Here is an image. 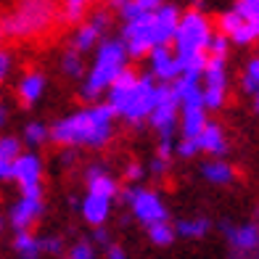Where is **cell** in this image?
Returning <instances> with one entry per match:
<instances>
[{"label": "cell", "mask_w": 259, "mask_h": 259, "mask_svg": "<svg viewBox=\"0 0 259 259\" xmlns=\"http://www.w3.org/2000/svg\"><path fill=\"white\" fill-rule=\"evenodd\" d=\"M114 106L106 103H93L88 109H79L74 114L58 119L51 127V140L61 148H77V146H88V148H103L114 135V119H116Z\"/></svg>", "instance_id": "1"}, {"label": "cell", "mask_w": 259, "mask_h": 259, "mask_svg": "<svg viewBox=\"0 0 259 259\" xmlns=\"http://www.w3.org/2000/svg\"><path fill=\"white\" fill-rule=\"evenodd\" d=\"M130 51L124 40H101L96 48V61H93L90 72L85 74V82L79 88V96L85 98L88 103H96L109 85L122 74V69L127 66Z\"/></svg>", "instance_id": "2"}, {"label": "cell", "mask_w": 259, "mask_h": 259, "mask_svg": "<svg viewBox=\"0 0 259 259\" xmlns=\"http://www.w3.org/2000/svg\"><path fill=\"white\" fill-rule=\"evenodd\" d=\"M56 21V6L53 0H19L14 11L3 19L8 37L14 40H29L40 37L51 29Z\"/></svg>", "instance_id": "3"}, {"label": "cell", "mask_w": 259, "mask_h": 259, "mask_svg": "<svg viewBox=\"0 0 259 259\" xmlns=\"http://www.w3.org/2000/svg\"><path fill=\"white\" fill-rule=\"evenodd\" d=\"M209 37H211V27L206 16L201 11H188L180 19V27L175 32V40H172V48L178 51V56H185V53H193V51H206L209 45Z\"/></svg>", "instance_id": "4"}, {"label": "cell", "mask_w": 259, "mask_h": 259, "mask_svg": "<svg viewBox=\"0 0 259 259\" xmlns=\"http://www.w3.org/2000/svg\"><path fill=\"white\" fill-rule=\"evenodd\" d=\"M180 109H183V103L178 98V93H175L172 82L156 85V106L148 116L151 127H154L161 138H172L175 130H178V111Z\"/></svg>", "instance_id": "5"}, {"label": "cell", "mask_w": 259, "mask_h": 259, "mask_svg": "<svg viewBox=\"0 0 259 259\" xmlns=\"http://www.w3.org/2000/svg\"><path fill=\"white\" fill-rule=\"evenodd\" d=\"M122 40L133 58H148V53L156 45V32H154V11H143L135 19L124 21Z\"/></svg>", "instance_id": "6"}, {"label": "cell", "mask_w": 259, "mask_h": 259, "mask_svg": "<svg viewBox=\"0 0 259 259\" xmlns=\"http://www.w3.org/2000/svg\"><path fill=\"white\" fill-rule=\"evenodd\" d=\"M156 77L154 74H140L138 79V85L135 90L130 93V98L124 103V109H122V119H127L133 127H140L148 116L151 111H154V106H156Z\"/></svg>", "instance_id": "7"}, {"label": "cell", "mask_w": 259, "mask_h": 259, "mask_svg": "<svg viewBox=\"0 0 259 259\" xmlns=\"http://www.w3.org/2000/svg\"><path fill=\"white\" fill-rule=\"evenodd\" d=\"M122 201L130 206V211L135 214L138 222H143V225H154V222H161L169 217L167 206H164L161 196L148 191V188H127L122 193Z\"/></svg>", "instance_id": "8"}, {"label": "cell", "mask_w": 259, "mask_h": 259, "mask_svg": "<svg viewBox=\"0 0 259 259\" xmlns=\"http://www.w3.org/2000/svg\"><path fill=\"white\" fill-rule=\"evenodd\" d=\"M11 180L19 185L21 193H42V159L32 151H21L14 159Z\"/></svg>", "instance_id": "9"}, {"label": "cell", "mask_w": 259, "mask_h": 259, "mask_svg": "<svg viewBox=\"0 0 259 259\" xmlns=\"http://www.w3.org/2000/svg\"><path fill=\"white\" fill-rule=\"evenodd\" d=\"M222 233H225V241L233 249V254L249 256V254L259 251V225L256 222H243V225L225 222V225H222Z\"/></svg>", "instance_id": "10"}, {"label": "cell", "mask_w": 259, "mask_h": 259, "mask_svg": "<svg viewBox=\"0 0 259 259\" xmlns=\"http://www.w3.org/2000/svg\"><path fill=\"white\" fill-rule=\"evenodd\" d=\"M42 214V193H21V198L8 211V225L14 230H32Z\"/></svg>", "instance_id": "11"}, {"label": "cell", "mask_w": 259, "mask_h": 259, "mask_svg": "<svg viewBox=\"0 0 259 259\" xmlns=\"http://www.w3.org/2000/svg\"><path fill=\"white\" fill-rule=\"evenodd\" d=\"M220 32H225L235 45H251L259 37L256 24L249 16H243L238 8H233V11L220 16Z\"/></svg>", "instance_id": "12"}, {"label": "cell", "mask_w": 259, "mask_h": 259, "mask_svg": "<svg viewBox=\"0 0 259 259\" xmlns=\"http://www.w3.org/2000/svg\"><path fill=\"white\" fill-rule=\"evenodd\" d=\"M148 61H151V74L159 82H172L183 74L178 51L172 45H154V51L148 53Z\"/></svg>", "instance_id": "13"}, {"label": "cell", "mask_w": 259, "mask_h": 259, "mask_svg": "<svg viewBox=\"0 0 259 259\" xmlns=\"http://www.w3.org/2000/svg\"><path fill=\"white\" fill-rule=\"evenodd\" d=\"M106 27H109V14H106V11H96V14H93L88 21H82V24L77 27L72 45H74L77 51H82V53L98 48V42L103 40Z\"/></svg>", "instance_id": "14"}, {"label": "cell", "mask_w": 259, "mask_h": 259, "mask_svg": "<svg viewBox=\"0 0 259 259\" xmlns=\"http://www.w3.org/2000/svg\"><path fill=\"white\" fill-rule=\"evenodd\" d=\"M180 8L172 3H161L154 11V32H156V45H172L175 32L180 27Z\"/></svg>", "instance_id": "15"}, {"label": "cell", "mask_w": 259, "mask_h": 259, "mask_svg": "<svg viewBox=\"0 0 259 259\" xmlns=\"http://www.w3.org/2000/svg\"><path fill=\"white\" fill-rule=\"evenodd\" d=\"M138 79H140V74L135 72V69L124 66V69H122V74L109 85V90H106V101L114 106V111H116V114H122L124 103H127V98H130V93H133L135 85H138Z\"/></svg>", "instance_id": "16"}, {"label": "cell", "mask_w": 259, "mask_h": 259, "mask_svg": "<svg viewBox=\"0 0 259 259\" xmlns=\"http://www.w3.org/2000/svg\"><path fill=\"white\" fill-rule=\"evenodd\" d=\"M111 196H103V193H90L82 198L79 204V211H82V220L88 222V225L98 228V225H106V220L111 214Z\"/></svg>", "instance_id": "17"}, {"label": "cell", "mask_w": 259, "mask_h": 259, "mask_svg": "<svg viewBox=\"0 0 259 259\" xmlns=\"http://www.w3.org/2000/svg\"><path fill=\"white\" fill-rule=\"evenodd\" d=\"M45 85H48V79H45V74L40 72H27L24 77L19 79V85H16V96L21 101V106H34L40 98H42V93H45Z\"/></svg>", "instance_id": "18"}, {"label": "cell", "mask_w": 259, "mask_h": 259, "mask_svg": "<svg viewBox=\"0 0 259 259\" xmlns=\"http://www.w3.org/2000/svg\"><path fill=\"white\" fill-rule=\"evenodd\" d=\"M196 74H180L178 79H172V88L178 93V98L183 106H204V88L198 85Z\"/></svg>", "instance_id": "19"}, {"label": "cell", "mask_w": 259, "mask_h": 259, "mask_svg": "<svg viewBox=\"0 0 259 259\" xmlns=\"http://www.w3.org/2000/svg\"><path fill=\"white\" fill-rule=\"evenodd\" d=\"M198 143H201V151L211 154L214 159H222L228 154V138H225V130H222L217 122H206V127L201 130L198 135Z\"/></svg>", "instance_id": "20"}, {"label": "cell", "mask_w": 259, "mask_h": 259, "mask_svg": "<svg viewBox=\"0 0 259 259\" xmlns=\"http://www.w3.org/2000/svg\"><path fill=\"white\" fill-rule=\"evenodd\" d=\"M85 183H88L90 193H103V196H111V198L119 196V183H116L101 164H93L85 172Z\"/></svg>", "instance_id": "21"}, {"label": "cell", "mask_w": 259, "mask_h": 259, "mask_svg": "<svg viewBox=\"0 0 259 259\" xmlns=\"http://www.w3.org/2000/svg\"><path fill=\"white\" fill-rule=\"evenodd\" d=\"M206 122V106H183L180 109V133L185 138H198Z\"/></svg>", "instance_id": "22"}, {"label": "cell", "mask_w": 259, "mask_h": 259, "mask_svg": "<svg viewBox=\"0 0 259 259\" xmlns=\"http://www.w3.org/2000/svg\"><path fill=\"white\" fill-rule=\"evenodd\" d=\"M21 154V140L14 135H0V183L11 180L14 159Z\"/></svg>", "instance_id": "23"}, {"label": "cell", "mask_w": 259, "mask_h": 259, "mask_svg": "<svg viewBox=\"0 0 259 259\" xmlns=\"http://www.w3.org/2000/svg\"><path fill=\"white\" fill-rule=\"evenodd\" d=\"M201 175L204 180L211 183V185H230L235 180V169L225 159H214V161H206L201 167Z\"/></svg>", "instance_id": "24"}, {"label": "cell", "mask_w": 259, "mask_h": 259, "mask_svg": "<svg viewBox=\"0 0 259 259\" xmlns=\"http://www.w3.org/2000/svg\"><path fill=\"white\" fill-rule=\"evenodd\" d=\"M11 246H14V251L24 259H34V256L42 254V238H37L32 230H16Z\"/></svg>", "instance_id": "25"}, {"label": "cell", "mask_w": 259, "mask_h": 259, "mask_svg": "<svg viewBox=\"0 0 259 259\" xmlns=\"http://www.w3.org/2000/svg\"><path fill=\"white\" fill-rule=\"evenodd\" d=\"M204 85H228V66H225V56H211L209 53V61L204 69Z\"/></svg>", "instance_id": "26"}, {"label": "cell", "mask_w": 259, "mask_h": 259, "mask_svg": "<svg viewBox=\"0 0 259 259\" xmlns=\"http://www.w3.org/2000/svg\"><path fill=\"white\" fill-rule=\"evenodd\" d=\"M209 228H211V222H209L206 217H196V220H178V225H175V230H178L180 238H191V241L204 238V235L209 233Z\"/></svg>", "instance_id": "27"}, {"label": "cell", "mask_w": 259, "mask_h": 259, "mask_svg": "<svg viewBox=\"0 0 259 259\" xmlns=\"http://www.w3.org/2000/svg\"><path fill=\"white\" fill-rule=\"evenodd\" d=\"M93 3H98V0H64V6H61V21H66V24H79Z\"/></svg>", "instance_id": "28"}, {"label": "cell", "mask_w": 259, "mask_h": 259, "mask_svg": "<svg viewBox=\"0 0 259 259\" xmlns=\"http://www.w3.org/2000/svg\"><path fill=\"white\" fill-rule=\"evenodd\" d=\"M178 58H180L183 74L201 77L204 69H206V61H209V51H193V53H185V56H178Z\"/></svg>", "instance_id": "29"}, {"label": "cell", "mask_w": 259, "mask_h": 259, "mask_svg": "<svg viewBox=\"0 0 259 259\" xmlns=\"http://www.w3.org/2000/svg\"><path fill=\"white\" fill-rule=\"evenodd\" d=\"M175 235H178V230H175V225H169L167 220L148 225V238H151V243H154V246H172L175 243Z\"/></svg>", "instance_id": "30"}, {"label": "cell", "mask_w": 259, "mask_h": 259, "mask_svg": "<svg viewBox=\"0 0 259 259\" xmlns=\"http://www.w3.org/2000/svg\"><path fill=\"white\" fill-rule=\"evenodd\" d=\"M61 72H64L66 77H72V79H77V77L85 74V64H82V51H77L74 45L61 56Z\"/></svg>", "instance_id": "31"}, {"label": "cell", "mask_w": 259, "mask_h": 259, "mask_svg": "<svg viewBox=\"0 0 259 259\" xmlns=\"http://www.w3.org/2000/svg\"><path fill=\"white\" fill-rule=\"evenodd\" d=\"M21 140H24L27 146L37 148V146L45 143V140H51V127H48V124H42V122H29V124H24Z\"/></svg>", "instance_id": "32"}, {"label": "cell", "mask_w": 259, "mask_h": 259, "mask_svg": "<svg viewBox=\"0 0 259 259\" xmlns=\"http://www.w3.org/2000/svg\"><path fill=\"white\" fill-rule=\"evenodd\" d=\"M228 98V85H204V106L211 111H220Z\"/></svg>", "instance_id": "33"}, {"label": "cell", "mask_w": 259, "mask_h": 259, "mask_svg": "<svg viewBox=\"0 0 259 259\" xmlns=\"http://www.w3.org/2000/svg\"><path fill=\"white\" fill-rule=\"evenodd\" d=\"M241 88L249 93V96H254V93L259 90V56L249 58L246 72H243V77H241Z\"/></svg>", "instance_id": "34"}, {"label": "cell", "mask_w": 259, "mask_h": 259, "mask_svg": "<svg viewBox=\"0 0 259 259\" xmlns=\"http://www.w3.org/2000/svg\"><path fill=\"white\" fill-rule=\"evenodd\" d=\"M230 37L225 32H211V37H209V45H206V51L211 56H228V48H230Z\"/></svg>", "instance_id": "35"}, {"label": "cell", "mask_w": 259, "mask_h": 259, "mask_svg": "<svg viewBox=\"0 0 259 259\" xmlns=\"http://www.w3.org/2000/svg\"><path fill=\"white\" fill-rule=\"evenodd\" d=\"M198 151H201V143H198V138H185V135H183V140H180L178 146H175V154L183 156V159H193Z\"/></svg>", "instance_id": "36"}, {"label": "cell", "mask_w": 259, "mask_h": 259, "mask_svg": "<svg viewBox=\"0 0 259 259\" xmlns=\"http://www.w3.org/2000/svg\"><path fill=\"white\" fill-rule=\"evenodd\" d=\"M235 8H238L243 16H249L254 24H256V29H259V0H238Z\"/></svg>", "instance_id": "37"}, {"label": "cell", "mask_w": 259, "mask_h": 259, "mask_svg": "<svg viewBox=\"0 0 259 259\" xmlns=\"http://www.w3.org/2000/svg\"><path fill=\"white\" fill-rule=\"evenodd\" d=\"M69 256H72V259H93V256H96V249H93V243L79 241V243H74V246H72Z\"/></svg>", "instance_id": "38"}, {"label": "cell", "mask_w": 259, "mask_h": 259, "mask_svg": "<svg viewBox=\"0 0 259 259\" xmlns=\"http://www.w3.org/2000/svg\"><path fill=\"white\" fill-rule=\"evenodd\" d=\"M42 254H64V241L58 238V235L42 238Z\"/></svg>", "instance_id": "39"}, {"label": "cell", "mask_w": 259, "mask_h": 259, "mask_svg": "<svg viewBox=\"0 0 259 259\" xmlns=\"http://www.w3.org/2000/svg\"><path fill=\"white\" fill-rule=\"evenodd\" d=\"M11 69H14V56H11L8 51L0 48V82H6V79H8Z\"/></svg>", "instance_id": "40"}, {"label": "cell", "mask_w": 259, "mask_h": 259, "mask_svg": "<svg viewBox=\"0 0 259 259\" xmlns=\"http://www.w3.org/2000/svg\"><path fill=\"white\" fill-rule=\"evenodd\" d=\"M143 175H146V169L140 167L138 161H130L127 169H124V180L127 183H140V180H143Z\"/></svg>", "instance_id": "41"}, {"label": "cell", "mask_w": 259, "mask_h": 259, "mask_svg": "<svg viewBox=\"0 0 259 259\" xmlns=\"http://www.w3.org/2000/svg\"><path fill=\"white\" fill-rule=\"evenodd\" d=\"M156 156H161V159H172L175 156V146H172V138H161V143L156 146Z\"/></svg>", "instance_id": "42"}, {"label": "cell", "mask_w": 259, "mask_h": 259, "mask_svg": "<svg viewBox=\"0 0 259 259\" xmlns=\"http://www.w3.org/2000/svg\"><path fill=\"white\" fill-rule=\"evenodd\" d=\"M140 14H143V8H140V3H138V0H130V3L119 11V16L127 21V19H135V16H140Z\"/></svg>", "instance_id": "43"}, {"label": "cell", "mask_w": 259, "mask_h": 259, "mask_svg": "<svg viewBox=\"0 0 259 259\" xmlns=\"http://www.w3.org/2000/svg\"><path fill=\"white\" fill-rule=\"evenodd\" d=\"M93 241H96L98 246H111V238H109V230H103V225H98L96 230H93Z\"/></svg>", "instance_id": "44"}, {"label": "cell", "mask_w": 259, "mask_h": 259, "mask_svg": "<svg viewBox=\"0 0 259 259\" xmlns=\"http://www.w3.org/2000/svg\"><path fill=\"white\" fill-rule=\"evenodd\" d=\"M167 159H161V156H154V164H151V172H154L156 175V178H159V175H164V169H167Z\"/></svg>", "instance_id": "45"}, {"label": "cell", "mask_w": 259, "mask_h": 259, "mask_svg": "<svg viewBox=\"0 0 259 259\" xmlns=\"http://www.w3.org/2000/svg\"><path fill=\"white\" fill-rule=\"evenodd\" d=\"M106 254H109L111 259H124V251H122V246H106Z\"/></svg>", "instance_id": "46"}, {"label": "cell", "mask_w": 259, "mask_h": 259, "mask_svg": "<svg viewBox=\"0 0 259 259\" xmlns=\"http://www.w3.org/2000/svg\"><path fill=\"white\" fill-rule=\"evenodd\" d=\"M138 3H140V8H143V11H156L164 0H138Z\"/></svg>", "instance_id": "47"}, {"label": "cell", "mask_w": 259, "mask_h": 259, "mask_svg": "<svg viewBox=\"0 0 259 259\" xmlns=\"http://www.w3.org/2000/svg\"><path fill=\"white\" fill-rule=\"evenodd\" d=\"M6 124H8V106L0 103V127H6Z\"/></svg>", "instance_id": "48"}, {"label": "cell", "mask_w": 259, "mask_h": 259, "mask_svg": "<svg viewBox=\"0 0 259 259\" xmlns=\"http://www.w3.org/2000/svg\"><path fill=\"white\" fill-rule=\"evenodd\" d=\"M127 3H130V0H109V6H111L114 11H122Z\"/></svg>", "instance_id": "49"}, {"label": "cell", "mask_w": 259, "mask_h": 259, "mask_svg": "<svg viewBox=\"0 0 259 259\" xmlns=\"http://www.w3.org/2000/svg\"><path fill=\"white\" fill-rule=\"evenodd\" d=\"M6 34H8V32H6V24H3V21H0V45H3V40H6Z\"/></svg>", "instance_id": "50"}, {"label": "cell", "mask_w": 259, "mask_h": 259, "mask_svg": "<svg viewBox=\"0 0 259 259\" xmlns=\"http://www.w3.org/2000/svg\"><path fill=\"white\" fill-rule=\"evenodd\" d=\"M254 109H256V114H259V90L254 93Z\"/></svg>", "instance_id": "51"}, {"label": "cell", "mask_w": 259, "mask_h": 259, "mask_svg": "<svg viewBox=\"0 0 259 259\" xmlns=\"http://www.w3.org/2000/svg\"><path fill=\"white\" fill-rule=\"evenodd\" d=\"M3 228H6V220H3V217H0V233H3Z\"/></svg>", "instance_id": "52"}]
</instances>
